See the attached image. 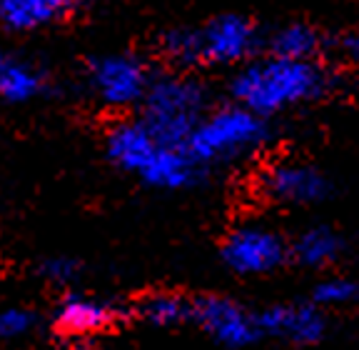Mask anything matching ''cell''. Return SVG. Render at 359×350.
Here are the masks:
<instances>
[{"label":"cell","mask_w":359,"mask_h":350,"mask_svg":"<svg viewBox=\"0 0 359 350\" xmlns=\"http://www.w3.org/2000/svg\"><path fill=\"white\" fill-rule=\"evenodd\" d=\"M105 155L120 173L163 193L190 190L205 175L185 145L160 141L137 115L107 128Z\"/></svg>","instance_id":"1"},{"label":"cell","mask_w":359,"mask_h":350,"mask_svg":"<svg viewBox=\"0 0 359 350\" xmlns=\"http://www.w3.org/2000/svg\"><path fill=\"white\" fill-rule=\"evenodd\" d=\"M327 73L314 60H290L280 56L252 58L230 83L232 101L259 118L285 113L325 93Z\"/></svg>","instance_id":"2"},{"label":"cell","mask_w":359,"mask_h":350,"mask_svg":"<svg viewBox=\"0 0 359 350\" xmlns=\"http://www.w3.org/2000/svg\"><path fill=\"white\" fill-rule=\"evenodd\" d=\"M137 110V118L160 141L187 148L190 136L210 110L208 88L190 73H163L152 78Z\"/></svg>","instance_id":"3"},{"label":"cell","mask_w":359,"mask_h":350,"mask_svg":"<svg viewBox=\"0 0 359 350\" xmlns=\"http://www.w3.org/2000/svg\"><path fill=\"white\" fill-rule=\"evenodd\" d=\"M267 141V123L257 113L230 103L210 108L187 141V150L205 173L215 165L250 158Z\"/></svg>","instance_id":"4"},{"label":"cell","mask_w":359,"mask_h":350,"mask_svg":"<svg viewBox=\"0 0 359 350\" xmlns=\"http://www.w3.org/2000/svg\"><path fill=\"white\" fill-rule=\"evenodd\" d=\"M190 328L222 350H250L264 343L259 308L224 293L192 295Z\"/></svg>","instance_id":"5"},{"label":"cell","mask_w":359,"mask_h":350,"mask_svg":"<svg viewBox=\"0 0 359 350\" xmlns=\"http://www.w3.org/2000/svg\"><path fill=\"white\" fill-rule=\"evenodd\" d=\"M219 260L237 278H269L292 263L290 240L267 223L245 221L224 235Z\"/></svg>","instance_id":"6"},{"label":"cell","mask_w":359,"mask_h":350,"mask_svg":"<svg viewBox=\"0 0 359 350\" xmlns=\"http://www.w3.org/2000/svg\"><path fill=\"white\" fill-rule=\"evenodd\" d=\"M48 320L67 343L97 340L100 335L133 323V308L130 303H120L90 290H70L57 298Z\"/></svg>","instance_id":"7"},{"label":"cell","mask_w":359,"mask_h":350,"mask_svg":"<svg viewBox=\"0 0 359 350\" xmlns=\"http://www.w3.org/2000/svg\"><path fill=\"white\" fill-rule=\"evenodd\" d=\"M88 83L105 108L130 110L142 105L152 75L142 58L133 53H107L88 63Z\"/></svg>","instance_id":"8"},{"label":"cell","mask_w":359,"mask_h":350,"mask_svg":"<svg viewBox=\"0 0 359 350\" xmlns=\"http://www.w3.org/2000/svg\"><path fill=\"white\" fill-rule=\"evenodd\" d=\"M259 323L264 340L290 348H317L332 335V313L309 298L264 305L259 308Z\"/></svg>","instance_id":"9"},{"label":"cell","mask_w":359,"mask_h":350,"mask_svg":"<svg viewBox=\"0 0 359 350\" xmlns=\"http://www.w3.org/2000/svg\"><path fill=\"white\" fill-rule=\"evenodd\" d=\"M332 183L320 168L302 160H277L257 178V195L285 208H307L330 198Z\"/></svg>","instance_id":"10"},{"label":"cell","mask_w":359,"mask_h":350,"mask_svg":"<svg viewBox=\"0 0 359 350\" xmlns=\"http://www.w3.org/2000/svg\"><path fill=\"white\" fill-rule=\"evenodd\" d=\"M195 28L197 68L200 65H245L259 46V33L242 15H217Z\"/></svg>","instance_id":"11"},{"label":"cell","mask_w":359,"mask_h":350,"mask_svg":"<svg viewBox=\"0 0 359 350\" xmlns=\"http://www.w3.org/2000/svg\"><path fill=\"white\" fill-rule=\"evenodd\" d=\"M85 0H0V28L35 33L67 23L83 11Z\"/></svg>","instance_id":"12"},{"label":"cell","mask_w":359,"mask_h":350,"mask_svg":"<svg viewBox=\"0 0 359 350\" xmlns=\"http://www.w3.org/2000/svg\"><path fill=\"white\" fill-rule=\"evenodd\" d=\"M347 253L344 235L332 226H309L290 240L292 266L325 276L332 273Z\"/></svg>","instance_id":"13"},{"label":"cell","mask_w":359,"mask_h":350,"mask_svg":"<svg viewBox=\"0 0 359 350\" xmlns=\"http://www.w3.org/2000/svg\"><path fill=\"white\" fill-rule=\"evenodd\" d=\"M133 323H140L152 330H177L190 325L192 295L180 290H150L130 303Z\"/></svg>","instance_id":"14"},{"label":"cell","mask_w":359,"mask_h":350,"mask_svg":"<svg viewBox=\"0 0 359 350\" xmlns=\"http://www.w3.org/2000/svg\"><path fill=\"white\" fill-rule=\"evenodd\" d=\"M48 91V73L30 60L11 58L0 73V101L11 105H25L38 101Z\"/></svg>","instance_id":"15"},{"label":"cell","mask_w":359,"mask_h":350,"mask_svg":"<svg viewBox=\"0 0 359 350\" xmlns=\"http://www.w3.org/2000/svg\"><path fill=\"white\" fill-rule=\"evenodd\" d=\"M312 303H317L320 308H325L327 313H339L357 308L359 305V276L352 273H325L314 280V285L309 288L307 295Z\"/></svg>","instance_id":"16"},{"label":"cell","mask_w":359,"mask_h":350,"mask_svg":"<svg viewBox=\"0 0 359 350\" xmlns=\"http://www.w3.org/2000/svg\"><path fill=\"white\" fill-rule=\"evenodd\" d=\"M322 48V35L309 23H287L269 35V53L290 60H314Z\"/></svg>","instance_id":"17"},{"label":"cell","mask_w":359,"mask_h":350,"mask_svg":"<svg viewBox=\"0 0 359 350\" xmlns=\"http://www.w3.org/2000/svg\"><path fill=\"white\" fill-rule=\"evenodd\" d=\"M35 276L40 283H45L48 288L60 290L62 293H70V290H78L80 280L85 276V263L75 255L55 253V255H45L38 260L35 266Z\"/></svg>","instance_id":"18"},{"label":"cell","mask_w":359,"mask_h":350,"mask_svg":"<svg viewBox=\"0 0 359 350\" xmlns=\"http://www.w3.org/2000/svg\"><path fill=\"white\" fill-rule=\"evenodd\" d=\"M43 325V313L33 305L11 303L0 308V343L18 345L30 340Z\"/></svg>","instance_id":"19"},{"label":"cell","mask_w":359,"mask_h":350,"mask_svg":"<svg viewBox=\"0 0 359 350\" xmlns=\"http://www.w3.org/2000/svg\"><path fill=\"white\" fill-rule=\"evenodd\" d=\"M344 48H347L349 58L359 60V28L354 30V33H349V35H347V40H344Z\"/></svg>","instance_id":"20"},{"label":"cell","mask_w":359,"mask_h":350,"mask_svg":"<svg viewBox=\"0 0 359 350\" xmlns=\"http://www.w3.org/2000/svg\"><path fill=\"white\" fill-rule=\"evenodd\" d=\"M67 350H102L97 340H70Z\"/></svg>","instance_id":"21"},{"label":"cell","mask_w":359,"mask_h":350,"mask_svg":"<svg viewBox=\"0 0 359 350\" xmlns=\"http://www.w3.org/2000/svg\"><path fill=\"white\" fill-rule=\"evenodd\" d=\"M8 60H11V58H8L6 53L0 51V73H3V68H6V65H8Z\"/></svg>","instance_id":"22"}]
</instances>
